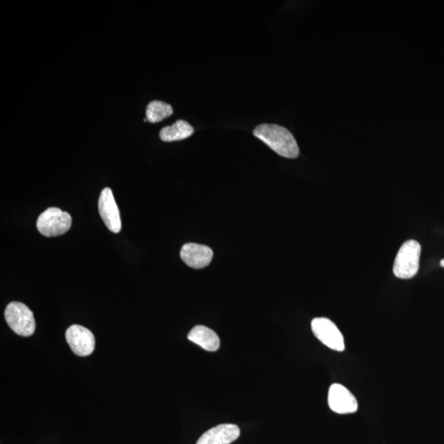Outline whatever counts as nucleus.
<instances>
[{
    "instance_id": "nucleus-6",
    "label": "nucleus",
    "mask_w": 444,
    "mask_h": 444,
    "mask_svg": "<svg viewBox=\"0 0 444 444\" xmlns=\"http://www.w3.org/2000/svg\"><path fill=\"white\" fill-rule=\"evenodd\" d=\"M66 340L73 353L87 356L95 349V336L89 329L80 325H72L66 331Z\"/></svg>"
},
{
    "instance_id": "nucleus-12",
    "label": "nucleus",
    "mask_w": 444,
    "mask_h": 444,
    "mask_svg": "<svg viewBox=\"0 0 444 444\" xmlns=\"http://www.w3.org/2000/svg\"><path fill=\"white\" fill-rule=\"evenodd\" d=\"M194 129L188 122L178 120L172 126L165 127L160 132V138L164 141H174L189 138Z\"/></svg>"
},
{
    "instance_id": "nucleus-11",
    "label": "nucleus",
    "mask_w": 444,
    "mask_h": 444,
    "mask_svg": "<svg viewBox=\"0 0 444 444\" xmlns=\"http://www.w3.org/2000/svg\"><path fill=\"white\" fill-rule=\"evenodd\" d=\"M188 339L208 351L217 350L220 348V343H221L219 336L213 330L202 325L194 326L189 331Z\"/></svg>"
},
{
    "instance_id": "nucleus-10",
    "label": "nucleus",
    "mask_w": 444,
    "mask_h": 444,
    "mask_svg": "<svg viewBox=\"0 0 444 444\" xmlns=\"http://www.w3.org/2000/svg\"><path fill=\"white\" fill-rule=\"evenodd\" d=\"M240 434V428L236 424H219L205 432L196 444H230L236 441Z\"/></svg>"
},
{
    "instance_id": "nucleus-9",
    "label": "nucleus",
    "mask_w": 444,
    "mask_h": 444,
    "mask_svg": "<svg viewBox=\"0 0 444 444\" xmlns=\"http://www.w3.org/2000/svg\"><path fill=\"white\" fill-rule=\"evenodd\" d=\"M180 257L189 267L201 269L210 265L213 257V251L208 246L199 243H188L182 247Z\"/></svg>"
},
{
    "instance_id": "nucleus-3",
    "label": "nucleus",
    "mask_w": 444,
    "mask_h": 444,
    "mask_svg": "<svg viewBox=\"0 0 444 444\" xmlns=\"http://www.w3.org/2000/svg\"><path fill=\"white\" fill-rule=\"evenodd\" d=\"M4 317L8 326L18 335L30 336L35 333V318L26 305L11 302L4 312Z\"/></svg>"
},
{
    "instance_id": "nucleus-8",
    "label": "nucleus",
    "mask_w": 444,
    "mask_h": 444,
    "mask_svg": "<svg viewBox=\"0 0 444 444\" xmlns=\"http://www.w3.org/2000/svg\"><path fill=\"white\" fill-rule=\"evenodd\" d=\"M328 399L330 409L336 413L350 414L357 411V400L343 385H331Z\"/></svg>"
},
{
    "instance_id": "nucleus-13",
    "label": "nucleus",
    "mask_w": 444,
    "mask_h": 444,
    "mask_svg": "<svg viewBox=\"0 0 444 444\" xmlns=\"http://www.w3.org/2000/svg\"><path fill=\"white\" fill-rule=\"evenodd\" d=\"M172 114V106L163 101H154L146 107V120L150 123H158Z\"/></svg>"
},
{
    "instance_id": "nucleus-14",
    "label": "nucleus",
    "mask_w": 444,
    "mask_h": 444,
    "mask_svg": "<svg viewBox=\"0 0 444 444\" xmlns=\"http://www.w3.org/2000/svg\"><path fill=\"white\" fill-rule=\"evenodd\" d=\"M440 266L442 267H444V258H443V260L440 261Z\"/></svg>"
},
{
    "instance_id": "nucleus-5",
    "label": "nucleus",
    "mask_w": 444,
    "mask_h": 444,
    "mask_svg": "<svg viewBox=\"0 0 444 444\" xmlns=\"http://www.w3.org/2000/svg\"><path fill=\"white\" fill-rule=\"evenodd\" d=\"M311 329L316 338L329 348L336 351L345 350L343 335L333 321L316 318L312 321Z\"/></svg>"
},
{
    "instance_id": "nucleus-4",
    "label": "nucleus",
    "mask_w": 444,
    "mask_h": 444,
    "mask_svg": "<svg viewBox=\"0 0 444 444\" xmlns=\"http://www.w3.org/2000/svg\"><path fill=\"white\" fill-rule=\"evenodd\" d=\"M71 225L70 215L57 208H47L39 216L37 222L39 232L46 237L63 235L70 230Z\"/></svg>"
},
{
    "instance_id": "nucleus-1",
    "label": "nucleus",
    "mask_w": 444,
    "mask_h": 444,
    "mask_svg": "<svg viewBox=\"0 0 444 444\" xmlns=\"http://www.w3.org/2000/svg\"><path fill=\"white\" fill-rule=\"evenodd\" d=\"M253 135L283 158L294 159L299 157V146L294 136L284 127L260 125L253 130Z\"/></svg>"
},
{
    "instance_id": "nucleus-2",
    "label": "nucleus",
    "mask_w": 444,
    "mask_h": 444,
    "mask_svg": "<svg viewBox=\"0 0 444 444\" xmlns=\"http://www.w3.org/2000/svg\"><path fill=\"white\" fill-rule=\"evenodd\" d=\"M421 246L417 241L410 240L403 243L395 258L394 275L400 279H411L417 274L419 268Z\"/></svg>"
},
{
    "instance_id": "nucleus-7",
    "label": "nucleus",
    "mask_w": 444,
    "mask_h": 444,
    "mask_svg": "<svg viewBox=\"0 0 444 444\" xmlns=\"http://www.w3.org/2000/svg\"><path fill=\"white\" fill-rule=\"evenodd\" d=\"M101 217L111 232L119 233L122 224L120 213L117 206L113 193L110 188L102 190L99 202Z\"/></svg>"
}]
</instances>
